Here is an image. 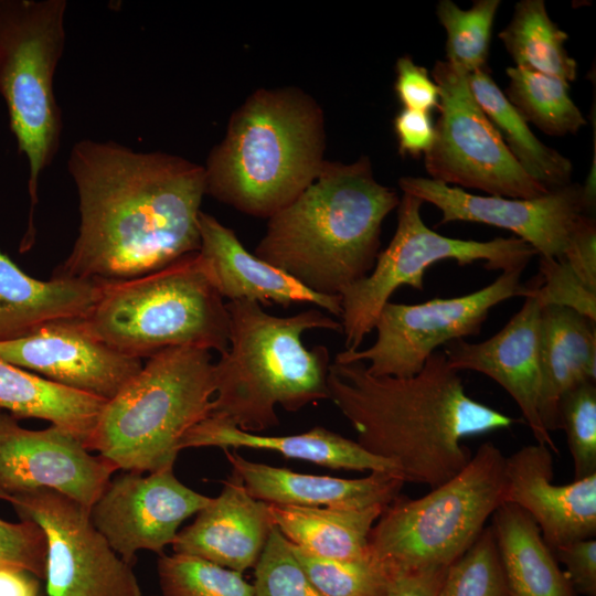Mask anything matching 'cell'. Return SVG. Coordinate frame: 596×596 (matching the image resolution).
Returning a JSON list of instances; mask_svg holds the SVG:
<instances>
[{
  "label": "cell",
  "instance_id": "19",
  "mask_svg": "<svg viewBox=\"0 0 596 596\" xmlns=\"http://www.w3.org/2000/svg\"><path fill=\"white\" fill-rule=\"evenodd\" d=\"M553 476L552 450L543 444L505 457V502L534 520L552 551L596 535V473L564 485Z\"/></svg>",
  "mask_w": 596,
  "mask_h": 596
},
{
  "label": "cell",
  "instance_id": "16",
  "mask_svg": "<svg viewBox=\"0 0 596 596\" xmlns=\"http://www.w3.org/2000/svg\"><path fill=\"white\" fill-rule=\"evenodd\" d=\"M115 471L72 433L26 429L0 409V494L51 489L91 509Z\"/></svg>",
  "mask_w": 596,
  "mask_h": 596
},
{
  "label": "cell",
  "instance_id": "14",
  "mask_svg": "<svg viewBox=\"0 0 596 596\" xmlns=\"http://www.w3.org/2000/svg\"><path fill=\"white\" fill-rule=\"evenodd\" d=\"M407 193L435 205L439 224L476 222L512 232L542 257L561 258L587 209L582 185L570 183L532 199L476 195L461 188L421 177L398 181Z\"/></svg>",
  "mask_w": 596,
  "mask_h": 596
},
{
  "label": "cell",
  "instance_id": "13",
  "mask_svg": "<svg viewBox=\"0 0 596 596\" xmlns=\"http://www.w3.org/2000/svg\"><path fill=\"white\" fill-rule=\"evenodd\" d=\"M46 539L47 596H142L132 566L109 545L91 509L51 489L0 494Z\"/></svg>",
  "mask_w": 596,
  "mask_h": 596
},
{
  "label": "cell",
  "instance_id": "44",
  "mask_svg": "<svg viewBox=\"0 0 596 596\" xmlns=\"http://www.w3.org/2000/svg\"><path fill=\"white\" fill-rule=\"evenodd\" d=\"M447 567L396 575L385 596H437Z\"/></svg>",
  "mask_w": 596,
  "mask_h": 596
},
{
  "label": "cell",
  "instance_id": "3",
  "mask_svg": "<svg viewBox=\"0 0 596 596\" xmlns=\"http://www.w3.org/2000/svg\"><path fill=\"white\" fill-rule=\"evenodd\" d=\"M397 192L379 183L365 156L324 161L317 178L268 219L255 255L313 292L340 296L372 270Z\"/></svg>",
  "mask_w": 596,
  "mask_h": 596
},
{
  "label": "cell",
  "instance_id": "24",
  "mask_svg": "<svg viewBox=\"0 0 596 596\" xmlns=\"http://www.w3.org/2000/svg\"><path fill=\"white\" fill-rule=\"evenodd\" d=\"M102 286L93 279L33 278L0 251V342L28 337L58 319L85 317Z\"/></svg>",
  "mask_w": 596,
  "mask_h": 596
},
{
  "label": "cell",
  "instance_id": "11",
  "mask_svg": "<svg viewBox=\"0 0 596 596\" xmlns=\"http://www.w3.org/2000/svg\"><path fill=\"white\" fill-rule=\"evenodd\" d=\"M432 76L439 91V117L434 143L424 155L430 179L514 199L547 193L515 161L475 99L469 74L437 61Z\"/></svg>",
  "mask_w": 596,
  "mask_h": 596
},
{
  "label": "cell",
  "instance_id": "45",
  "mask_svg": "<svg viewBox=\"0 0 596 596\" xmlns=\"http://www.w3.org/2000/svg\"><path fill=\"white\" fill-rule=\"evenodd\" d=\"M40 578L18 567H0V596H40Z\"/></svg>",
  "mask_w": 596,
  "mask_h": 596
},
{
  "label": "cell",
  "instance_id": "22",
  "mask_svg": "<svg viewBox=\"0 0 596 596\" xmlns=\"http://www.w3.org/2000/svg\"><path fill=\"white\" fill-rule=\"evenodd\" d=\"M233 472L256 499L269 504L364 509L387 507L405 481L400 473L373 471L355 479L296 472L245 459L236 450H224Z\"/></svg>",
  "mask_w": 596,
  "mask_h": 596
},
{
  "label": "cell",
  "instance_id": "35",
  "mask_svg": "<svg viewBox=\"0 0 596 596\" xmlns=\"http://www.w3.org/2000/svg\"><path fill=\"white\" fill-rule=\"evenodd\" d=\"M437 596H509L497 541L490 525L447 567Z\"/></svg>",
  "mask_w": 596,
  "mask_h": 596
},
{
  "label": "cell",
  "instance_id": "39",
  "mask_svg": "<svg viewBox=\"0 0 596 596\" xmlns=\"http://www.w3.org/2000/svg\"><path fill=\"white\" fill-rule=\"evenodd\" d=\"M18 567L45 578L46 539L33 521L0 519V567Z\"/></svg>",
  "mask_w": 596,
  "mask_h": 596
},
{
  "label": "cell",
  "instance_id": "40",
  "mask_svg": "<svg viewBox=\"0 0 596 596\" xmlns=\"http://www.w3.org/2000/svg\"><path fill=\"white\" fill-rule=\"evenodd\" d=\"M396 95L406 109L428 113L438 107L439 91L428 71L405 55L396 61Z\"/></svg>",
  "mask_w": 596,
  "mask_h": 596
},
{
  "label": "cell",
  "instance_id": "6",
  "mask_svg": "<svg viewBox=\"0 0 596 596\" xmlns=\"http://www.w3.org/2000/svg\"><path fill=\"white\" fill-rule=\"evenodd\" d=\"M214 393L210 350L159 351L105 403L86 447L116 470L172 468L184 435L211 414Z\"/></svg>",
  "mask_w": 596,
  "mask_h": 596
},
{
  "label": "cell",
  "instance_id": "34",
  "mask_svg": "<svg viewBox=\"0 0 596 596\" xmlns=\"http://www.w3.org/2000/svg\"><path fill=\"white\" fill-rule=\"evenodd\" d=\"M310 582L323 596H385L395 577L370 552L352 560L321 558L291 544Z\"/></svg>",
  "mask_w": 596,
  "mask_h": 596
},
{
  "label": "cell",
  "instance_id": "43",
  "mask_svg": "<svg viewBox=\"0 0 596 596\" xmlns=\"http://www.w3.org/2000/svg\"><path fill=\"white\" fill-rule=\"evenodd\" d=\"M394 129L403 156L426 155L435 140V126L428 113L403 108L394 119Z\"/></svg>",
  "mask_w": 596,
  "mask_h": 596
},
{
  "label": "cell",
  "instance_id": "38",
  "mask_svg": "<svg viewBox=\"0 0 596 596\" xmlns=\"http://www.w3.org/2000/svg\"><path fill=\"white\" fill-rule=\"evenodd\" d=\"M533 280L542 307H566L596 322V291L588 289L562 257L540 256V274Z\"/></svg>",
  "mask_w": 596,
  "mask_h": 596
},
{
  "label": "cell",
  "instance_id": "1",
  "mask_svg": "<svg viewBox=\"0 0 596 596\" xmlns=\"http://www.w3.org/2000/svg\"><path fill=\"white\" fill-rule=\"evenodd\" d=\"M67 169L78 193L81 224L53 277L126 280L199 252L203 166L83 139L73 146Z\"/></svg>",
  "mask_w": 596,
  "mask_h": 596
},
{
  "label": "cell",
  "instance_id": "26",
  "mask_svg": "<svg viewBox=\"0 0 596 596\" xmlns=\"http://www.w3.org/2000/svg\"><path fill=\"white\" fill-rule=\"evenodd\" d=\"M509 596H577L534 520L513 503L491 515Z\"/></svg>",
  "mask_w": 596,
  "mask_h": 596
},
{
  "label": "cell",
  "instance_id": "18",
  "mask_svg": "<svg viewBox=\"0 0 596 596\" xmlns=\"http://www.w3.org/2000/svg\"><path fill=\"white\" fill-rule=\"evenodd\" d=\"M521 309L489 339L470 343L457 339L446 343L444 353L456 371L471 370L497 382L514 400L538 444L557 453L551 433L539 415L541 385V313L534 280Z\"/></svg>",
  "mask_w": 596,
  "mask_h": 596
},
{
  "label": "cell",
  "instance_id": "5",
  "mask_svg": "<svg viewBox=\"0 0 596 596\" xmlns=\"http://www.w3.org/2000/svg\"><path fill=\"white\" fill-rule=\"evenodd\" d=\"M226 308L230 347L214 363L216 395L209 416L259 433L278 425L277 405L297 412L329 400V350L307 349L301 336L310 329L341 332L339 321L316 308L274 316L252 300L228 301Z\"/></svg>",
  "mask_w": 596,
  "mask_h": 596
},
{
  "label": "cell",
  "instance_id": "20",
  "mask_svg": "<svg viewBox=\"0 0 596 596\" xmlns=\"http://www.w3.org/2000/svg\"><path fill=\"white\" fill-rule=\"evenodd\" d=\"M274 528L269 503L254 498L233 472L221 493L178 532L172 550L244 573L255 567Z\"/></svg>",
  "mask_w": 596,
  "mask_h": 596
},
{
  "label": "cell",
  "instance_id": "23",
  "mask_svg": "<svg viewBox=\"0 0 596 596\" xmlns=\"http://www.w3.org/2000/svg\"><path fill=\"white\" fill-rule=\"evenodd\" d=\"M198 447L269 450L331 469L400 473L392 461L369 453L356 440L321 426L301 434L270 436L244 432L224 419L207 416L193 426L180 444L181 450Z\"/></svg>",
  "mask_w": 596,
  "mask_h": 596
},
{
  "label": "cell",
  "instance_id": "29",
  "mask_svg": "<svg viewBox=\"0 0 596 596\" xmlns=\"http://www.w3.org/2000/svg\"><path fill=\"white\" fill-rule=\"evenodd\" d=\"M469 85L475 99L530 178L549 191L571 183V160L536 138L487 67L470 73Z\"/></svg>",
  "mask_w": 596,
  "mask_h": 596
},
{
  "label": "cell",
  "instance_id": "41",
  "mask_svg": "<svg viewBox=\"0 0 596 596\" xmlns=\"http://www.w3.org/2000/svg\"><path fill=\"white\" fill-rule=\"evenodd\" d=\"M576 594L596 596V540H578L553 550Z\"/></svg>",
  "mask_w": 596,
  "mask_h": 596
},
{
  "label": "cell",
  "instance_id": "33",
  "mask_svg": "<svg viewBox=\"0 0 596 596\" xmlns=\"http://www.w3.org/2000/svg\"><path fill=\"white\" fill-rule=\"evenodd\" d=\"M157 571L161 596H255L243 573L200 557L162 554Z\"/></svg>",
  "mask_w": 596,
  "mask_h": 596
},
{
  "label": "cell",
  "instance_id": "46",
  "mask_svg": "<svg viewBox=\"0 0 596 596\" xmlns=\"http://www.w3.org/2000/svg\"><path fill=\"white\" fill-rule=\"evenodd\" d=\"M155 596H158V595H155ZM161 596V595H160Z\"/></svg>",
  "mask_w": 596,
  "mask_h": 596
},
{
  "label": "cell",
  "instance_id": "2",
  "mask_svg": "<svg viewBox=\"0 0 596 596\" xmlns=\"http://www.w3.org/2000/svg\"><path fill=\"white\" fill-rule=\"evenodd\" d=\"M328 389L365 450L395 464L405 482L432 489L471 459L465 438L519 422L470 397L439 350L409 377L371 375L361 361L333 362Z\"/></svg>",
  "mask_w": 596,
  "mask_h": 596
},
{
  "label": "cell",
  "instance_id": "36",
  "mask_svg": "<svg viewBox=\"0 0 596 596\" xmlns=\"http://www.w3.org/2000/svg\"><path fill=\"white\" fill-rule=\"evenodd\" d=\"M560 429L566 434L574 480L596 473V385L582 383L567 391L558 406Z\"/></svg>",
  "mask_w": 596,
  "mask_h": 596
},
{
  "label": "cell",
  "instance_id": "37",
  "mask_svg": "<svg viewBox=\"0 0 596 596\" xmlns=\"http://www.w3.org/2000/svg\"><path fill=\"white\" fill-rule=\"evenodd\" d=\"M254 570L255 596H323L296 558L291 543L276 526Z\"/></svg>",
  "mask_w": 596,
  "mask_h": 596
},
{
  "label": "cell",
  "instance_id": "9",
  "mask_svg": "<svg viewBox=\"0 0 596 596\" xmlns=\"http://www.w3.org/2000/svg\"><path fill=\"white\" fill-rule=\"evenodd\" d=\"M66 9L65 0H0V95L29 164L30 213L21 252L34 242L40 177L60 148L62 116L53 79L65 45Z\"/></svg>",
  "mask_w": 596,
  "mask_h": 596
},
{
  "label": "cell",
  "instance_id": "30",
  "mask_svg": "<svg viewBox=\"0 0 596 596\" xmlns=\"http://www.w3.org/2000/svg\"><path fill=\"white\" fill-rule=\"evenodd\" d=\"M499 39L517 67L576 79L577 63L565 49L568 35L551 20L543 0L519 1Z\"/></svg>",
  "mask_w": 596,
  "mask_h": 596
},
{
  "label": "cell",
  "instance_id": "32",
  "mask_svg": "<svg viewBox=\"0 0 596 596\" xmlns=\"http://www.w3.org/2000/svg\"><path fill=\"white\" fill-rule=\"evenodd\" d=\"M500 0H476L464 10L451 0L437 4V17L447 33L446 57L455 67L470 74L487 67L492 25Z\"/></svg>",
  "mask_w": 596,
  "mask_h": 596
},
{
  "label": "cell",
  "instance_id": "7",
  "mask_svg": "<svg viewBox=\"0 0 596 596\" xmlns=\"http://www.w3.org/2000/svg\"><path fill=\"white\" fill-rule=\"evenodd\" d=\"M88 332L115 351L150 358L168 348L230 347V315L200 252L150 274L103 281L82 318Z\"/></svg>",
  "mask_w": 596,
  "mask_h": 596
},
{
  "label": "cell",
  "instance_id": "10",
  "mask_svg": "<svg viewBox=\"0 0 596 596\" xmlns=\"http://www.w3.org/2000/svg\"><path fill=\"white\" fill-rule=\"evenodd\" d=\"M424 202L403 193L397 206V226L387 247L377 254L372 270L341 294V332L348 351L359 350L374 330L383 306L401 286L424 290L426 270L445 259L460 266L483 262L488 270L524 269L536 252L513 237L490 241L460 240L430 230L421 216Z\"/></svg>",
  "mask_w": 596,
  "mask_h": 596
},
{
  "label": "cell",
  "instance_id": "15",
  "mask_svg": "<svg viewBox=\"0 0 596 596\" xmlns=\"http://www.w3.org/2000/svg\"><path fill=\"white\" fill-rule=\"evenodd\" d=\"M211 500L182 483L173 467L147 475L125 471L109 480L91 508V519L111 549L134 566L139 551L164 554L182 522Z\"/></svg>",
  "mask_w": 596,
  "mask_h": 596
},
{
  "label": "cell",
  "instance_id": "42",
  "mask_svg": "<svg viewBox=\"0 0 596 596\" xmlns=\"http://www.w3.org/2000/svg\"><path fill=\"white\" fill-rule=\"evenodd\" d=\"M562 258L588 289L596 291V225L592 216L582 217Z\"/></svg>",
  "mask_w": 596,
  "mask_h": 596
},
{
  "label": "cell",
  "instance_id": "28",
  "mask_svg": "<svg viewBox=\"0 0 596 596\" xmlns=\"http://www.w3.org/2000/svg\"><path fill=\"white\" fill-rule=\"evenodd\" d=\"M106 402L0 359V409L10 412L15 418L47 421L72 433L87 446Z\"/></svg>",
  "mask_w": 596,
  "mask_h": 596
},
{
  "label": "cell",
  "instance_id": "8",
  "mask_svg": "<svg viewBox=\"0 0 596 596\" xmlns=\"http://www.w3.org/2000/svg\"><path fill=\"white\" fill-rule=\"evenodd\" d=\"M505 456L483 443L448 481L421 498L398 496L390 503L372 528L370 552L394 576L448 567L505 502Z\"/></svg>",
  "mask_w": 596,
  "mask_h": 596
},
{
  "label": "cell",
  "instance_id": "17",
  "mask_svg": "<svg viewBox=\"0 0 596 596\" xmlns=\"http://www.w3.org/2000/svg\"><path fill=\"white\" fill-rule=\"evenodd\" d=\"M0 359L62 386L109 401L141 370V359L92 336L82 318L58 319L34 333L0 342Z\"/></svg>",
  "mask_w": 596,
  "mask_h": 596
},
{
  "label": "cell",
  "instance_id": "12",
  "mask_svg": "<svg viewBox=\"0 0 596 596\" xmlns=\"http://www.w3.org/2000/svg\"><path fill=\"white\" fill-rule=\"evenodd\" d=\"M522 269L501 273L491 284L451 298L421 304L389 301L375 321V342L368 349L339 352L334 363L365 362L374 376L409 377L417 374L440 345L480 332L490 310L513 297H526L530 285Z\"/></svg>",
  "mask_w": 596,
  "mask_h": 596
},
{
  "label": "cell",
  "instance_id": "25",
  "mask_svg": "<svg viewBox=\"0 0 596 596\" xmlns=\"http://www.w3.org/2000/svg\"><path fill=\"white\" fill-rule=\"evenodd\" d=\"M596 381V329L587 317L560 306L542 307L539 415L544 428L560 429L558 406L573 387Z\"/></svg>",
  "mask_w": 596,
  "mask_h": 596
},
{
  "label": "cell",
  "instance_id": "27",
  "mask_svg": "<svg viewBox=\"0 0 596 596\" xmlns=\"http://www.w3.org/2000/svg\"><path fill=\"white\" fill-rule=\"evenodd\" d=\"M269 505L275 526L294 546L309 555L332 560L369 555L370 533L386 508Z\"/></svg>",
  "mask_w": 596,
  "mask_h": 596
},
{
  "label": "cell",
  "instance_id": "4",
  "mask_svg": "<svg viewBox=\"0 0 596 596\" xmlns=\"http://www.w3.org/2000/svg\"><path fill=\"white\" fill-rule=\"evenodd\" d=\"M326 148L324 116L297 87L260 88L232 114L204 168L205 194L269 219L317 178Z\"/></svg>",
  "mask_w": 596,
  "mask_h": 596
},
{
  "label": "cell",
  "instance_id": "21",
  "mask_svg": "<svg viewBox=\"0 0 596 596\" xmlns=\"http://www.w3.org/2000/svg\"><path fill=\"white\" fill-rule=\"evenodd\" d=\"M200 254L205 260L221 296L233 300H252L259 305L290 307L310 304L340 317V296L311 291L291 276L251 254L236 234L214 216L201 212L199 219Z\"/></svg>",
  "mask_w": 596,
  "mask_h": 596
},
{
  "label": "cell",
  "instance_id": "31",
  "mask_svg": "<svg viewBox=\"0 0 596 596\" xmlns=\"http://www.w3.org/2000/svg\"><path fill=\"white\" fill-rule=\"evenodd\" d=\"M505 97L523 117L551 136L576 134L586 125L570 96V84L556 76L511 66Z\"/></svg>",
  "mask_w": 596,
  "mask_h": 596
}]
</instances>
